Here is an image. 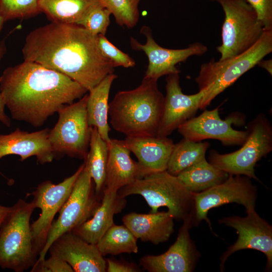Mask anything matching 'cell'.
Returning a JSON list of instances; mask_svg holds the SVG:
<instances>
[{
  "label": "cell",
  "instance_id": "cell-1",
  "mask_svg": "<svg viewBox=\"0 0 272 272\" xmlns=\"http://www.w3.org/2000/svg\"><path fill=\"white\" fill-rule=\"evenodd\" d=\"M24 60L39 63L76 81L88 92L114 72L94 35L82 26L52 21L25 38Z\"/></svg>",
  "mask_w": 272,
  "mask_h": 272
},
{
  "label": "cell",
  "instance_id": "cell-2",
  "mask_svg": "<svg viewBox=\"0 0 272 272\" xmlns=\"http://www.w3.org/2000/svg\"><path fill=\"white\" fill-rule=\"evenodd\" d=\"M0 92L13 119L40 127L62 107L88 91L62 74L24 60L4 71Z\"/></svg>",
  "mask_w": 272,
  "mask_h": 272
},
{
  "label": "cell",
  "instance_id": "cell-3",
  "mask_svg": "<svg viewBox=\"0 0 272 272\" xmlns=\"http://www.w3.org/2000/svg\"><path fill=\"white\" fill-rule=\"evenodd\" d=\"M164 105L158 79L144 77L137 88L115 94L109 104L110 124L126 137L157 135Z\"/></svg>",
  "mask_w": 272,
  "mask_h": 272
},
{
  "label": "cell",
  "instance_id": "cell-4",
  "mask_svg": "<svg viewBox=\"0 0 272 272\" xmlns=\"http://www.w3.org/2000/svg\"><path fill=\"white\" fill-rule=\"evenodd\" d=\"M272 51V30H264L259 40L243 52L224 60L212 58L202 63L195 81L204 93L199 109H203L218 95L234 84Z\"/></svg>",
  "mask_w": 272,
  "mask_h": 272
},
{
  "label": "cell",
  "instance_id": "cell-5",
  "mask_svg": "<svg viewBox=\"0 0 272 272\" xmlns=\"http://www.w3.org/2000/svg\"><path fill=\"white\" fill-rule=\"evenodd\" d=\"M35 209L32 201L19 199L0 227L1 267L23 272L36 262L38 254L34 245L30 223Z\"/></svg>",
  "mask_w": 272,
  "mask_h": 272
},
{
  "label": "cell",
  "instance_id": "cell-6",
  "mask_svg": "<svg viewBox=\"0 0 272 272\" xmlns=\"http://www.w3.org/2000/svg\"><path fill=\"white\" fill-rule=\"evenodd\" d=\"M121 197L139 194L143 197L151 213L165 207L174 219L181 221L193 214V193L187 190L176 176L167 170L150 173L117 191Z\"/></svg>",
  "mask_w": 272,
  "mask_h": 272
},
{
  "label": "cell",
  "instance_id": "cell-7",
  "mask_svg": "<svg viewBox=\"0 0 272 272\" xmlns=\"http://www.w3.org/2000/svg\"><path fill=\"white\" fill-rule=\"evenodd\" d=\"M248 134L242 147L227 154L212 150L209 162L229 174L241 175L258 181L254 167L261 158L272 151V127L263 113H260L247 125Z\"/></svg>",
  "mask_w": 272,
  "mask_h": 272
},
{
  "label": "cell",
  "instance_id": "cell-8",
  "mask_svg": "<svg viewBox=\"0 0 272 272\" xmlns=\"http://www.w3.org/2000/svg\"><path fill=\"white\" fill-rule=\"evenodd\" d=\"M224 13L222 43L217 46L222 60L238 55L252 46L264 31L246 0H218Z\"/></svg>",
  "mask_w": 272,
  "mask_h": 272
},
{
  "label": "cell",
  "instance_id": "cell-9",
  "mask_svg": "<svg viewBox=\"0 0 272 272\" xmlns=\"http://www.w3.org/2000/svg\"><path fill=\"white\" fill-rule=\"evenodd\" d=\"M88 98L86 94L77 102L66 105L58 111V120L49 132V141L55 156L66 155L86 159L91 129L87 119Z\"/></svg>",
  "mask_w": 272,
  "mask_h": 272
},
{
  "label": "cell",
  "instance_id": "cell-10",
  "mask_svg": "<svg viewBox=\"0 0 272 272\" xmlns=\"http://www.w3.org/2000/svg\"><path fill=\"white\" fill-rule=\"evenodd\" d=\"M92 185V179L85 167L78 177L69 198L59 211L49 230L45 244L36 262L43 260L52 243L91 218L100 204Z\"/></svg>",
  "mask_w": 272,
  "mask_h": 272
},
{
  "label": "cell",
  "instance_id": "cell-11",
  "mask_svg": "<svg viewBox=\"0 0 272 272\" xmlns=\"http://www.w3.org/2000/svg\"><path fill=\"white\" fill-rule=\"evenodd\" d=\"M256 197V187L249 177L229 174L222 183L202 192L193 193L192 226H197L204 220L212 231L210 221L207 217L210 210L226 203L235 202L243 206L247 211L255 208Z\"/></svg>",
  "mask_w": 272,
  "mask_h": 272
},
{
  "label": "cell",
  "instance_id": "cell-12",
  "mask_svg": "<svg viewBox=\"0 0 272 272\" xmlns=\"http://www.w3.org/2000/svg\"><path fill=\"white\" fill-rule=\"evenodd\" d=\"M85 162L71 176L55 184L45 181L39 184L29 195L35 208L41 210L38 219L31 224L33 241L38 255L44 247L49 230L57 212L70 195L75 182L85 167Z\"/></svg>",
  "mask_w": 272,
  "mask_h": 272
},
{
  "label": "cell",
  "instance_id": "cell-13",
  "mask_svg": "<svg viewBox=\"0 0 272 272\" xmlns=\"http://www.w3.org/2000/svg\"><path fill=\"white\" fill-rule=\"evenodd\" d=\"M245 217L233 216L219 220L220 224L235 229L238 235L237 240L221 256L220 270L224 269L227 258L240 250L251 249L259 251L266 256V271L272 268V226L261 218L255 208L246 211Z\"/></svg>",
  "mask_w": 272,
  "mask_h": 272
},
{
  "label": "cell",
  "instance_id": "cell-14",
  "mask_svg": "<svg viewBox=\"0 0 272 272\" xmlns=\"http://www.w3.org/2000/svg\"><path fill=\"white\" fill-rule=\"evenodd\" d=\"M140 33L145 36L146 43L142 44L131 37L130 44L133 50L143 51L147 56L148 65L145 78L158 80L163 76L179 73L176 67L178 63L185 61L191 56L202 55L208 50L207 46L198 42L184 48H166L155 41L149 26H143Z\"/></svg>",
  "mask_w": 272,
  "mask_h": 272
},
{
  "label": "cell",
  "instance_id": "cell-15",
  "mask_svg": "<svg viewBox=\"0 0 272 272\" xmlns=\"http://www.w3.org/2000/svg\"><path fill=\"white\" fill-rule=\"evenodd\" d=\"M242 120L237 115L220 118L219 107L211 110H205L196 117H193L180 125L177 128L184 139L193 142H201L206 139L220 141L226 146L242 145L248 134L246 130H237L232 124H239Z\"/></svg>",
  "mask_w": 272,
  "mask_h": 272
},
{
  "label": "cell",
  "instance_id": "cell-16",
  "mask_svg": "<svg viewBox=\"0 0 272 272\" xmlns=\"http://www.w3.org/2000/svg\"><path fill=\"white\" fill-rule=\"evenodd\" d=\"M192 214L183 220L176 240L167 251L158 255H146L140 265L149 272H191L194 270L200 254L190 237Z\"/></svg>",
  "mask_w": 272,
  "mask_h": 272
},
{
  "label": "cell",
  "instance_id": "cell-17",
  "mask_svg": "<svg viewBox=\"0 0 272 272\" xmlns=\"http://www.w3.org/2000/svg\"><path fill=\"white\" fill-rule=\"evenodd\" d=\"M166 82L163 113L157 134L161 137H167L194 117L204 95L201 91L192 95L184 94L180 85L179 73L168 75Z\"/></svg>",
  "mask_w": 272,
  "mask_h": 272
},
{
  "label": "cell",
  "instance_id": "cell-18",
  "mask_svg": "<svg viewBox=\"0 0 272 272\" xmlns=\"http://www.w3.org/2000/svg\"><path fill=\"white\" fill-rule=\"evenodd\" d=\"M48 251L66 261L74 271H106V261L96 244L87 242L72 231L56 239Z\"/></svg>",
  "mask_w": 272,
  "mask_h": 272
},
{
  "label": "cell",
  "instance_id": "cell-19",
  "mask_svg": "<svg viewBox=\"0 0 272 272\" xmlns=\"http://www.w3.org/2000/svg\"><path fill=\"white\" fill-rule=\"evenodd\" d=\"M48 128L29 132L17 128L7 134H0V159L17 155L23 161L35 156L41 164L52 162L55 157L49 141Z\"/></svg>",
  "mask_w": 272,
  "mask_h": 272
},
{
  "label": "cell",
  "instance_id": "cell-20",
  "mask_svg": "<svg viewBox=\"0 0 272 272\" xmlns=\"http://www.w3.org/2000/svg\"><path fill=\"white\" fill-rule=\"evenodd\" d=\"M107 144L108 153L104 190L117 192L149 174L138 162L131 159L130 151L120 140L110 139Z\"/></svg>",
  "mask_w": 272,
  "mask_h": 272
},
{
  "label": "cell",
  "instance_id": "cell-21",
  "mask_svg": "<svg viewBox=\"0 0 272 272\" xmlns=\"http://www.w3.org/2000/svg\"><path fill=\"white\" fill-rule=\"evenodd\" d=\"M120 141L135 155L139 164L148 174L167 170L175 144L167 137H126Z\"/></svg>",
  "mask_w": 272,
  "mask_h": 272
},
{
  "label": "cell",
  "instance_id": "cell-22",
  "mask_svg": "<svg viewBox=\"0 0 272 272\" xmlns=\"http://www.w3.org/2000/svg\"><path fill=\"white\" fill-rule=\"evenodd\" d=\"M174 220L168 211L149 214L132 212L122 218L123 224L137 239L155 245L169 240L174 231Z\"/></svg>",
  "mask_w": 272,
  "mask_h": 272
},
{
  "label": "cell",
  "instance_id": "cell-23",
  "mask_svg": "<svg viewBox=\"0 0 272 272\" xmlns=\"http://www.w3.org/2000/svg\"><path fill=\"white\" fill-rule=\"evenodd\" d=\"M98 208L91 219L72 231L88 243L96 244L113 225L114 216L120 213L126 204L125 197L117 191H103Z\"/></svg>",
  "mask_w": 272,
  "mask_h": 272
},
{
  "label": "cell",
  "instance_id": "cell-24",
  "mask_svg": "<svg viewBox=\"0 0 272 272\" xmlns=\"http://www.w3.org/2000/svg\"><path fill=\"white\" fill-rule=\"evenodd\" d=\"M117 75L113 73L107 76L89 91L87 103V115L89 125L96 127L102 139L108 142L110 127L108 122V98L111 85Z\"/></svg>",
  "mask_w": 272,
  "mask_h": 272
},
{
  "label": "cell",
  "instance_id": "cell-25",
  "mask_svg": "<svg viewBox=\"0 0 272 272\" xmlns=\"http://www.w3.org/2000/svg\"><path fill=\"white\" fill-rule=\"evenodd\" d=\"M99 4V0H39L41 12L51 21L77 25Z\"/></svg>",
  "mask_w": 272,
  "mask_h": 272
},
{
  "label": "cell",
  "instance_id": "cell-26",
  "mask_svg": "<svg viewBox=\"0 0 272 272\" xmlns=\"http://www.w3.org/2000/svg\"><path fill=\"white\" fill-rule=\"evenodd\" d=\"M229 174L215 167L206 158L191 165L176 176L192 193L205 191L224 182Z\"/></svg>",
  "mask_w": 272,
  "mask_h": 272
},
{
  "label": "cell",
  "instance_id": "cell-27",
  "mask_svg": "<svg viewBox=\"0 0 272 272\" xmlns=\"http://www.w3.org/2000/svg\"><path fill=\"white\" fill-rule=\"evenodd\" d=\"M89 148L84 162L95 183V193L99 196L105 188L108 150L107 142L95 127H91Z\"/></svg>",
  "mask_w": 272,
  "mask_h": 272
},
{
  "label": "cell",
  "instance_id": "cell-28",
  "mask_svg": "<svg viewBox=\"0 0 272 272\" xmlns=\"http://www.w3.org/2000/svg\"><path fill=\"white\" fill-rule=\"evenodd\" d=\"M209 146L208 142H193L183 138L178 143L174 144L167 171L177 176L188 167L206 158Z\"/></svg>",
  "mask_w": 272,
  "mask_h": 272
},
{
  "label": "cell",
  "instance_id": "cell-29",
  "mask_svg": "<svg viewBox=\"0 0 272 272\" xmlns=\"http://www.w3.org/2000/svg\"><path fill=\"white\" fill-rule=\"evenodd\" d=\"M103 256L121 253H137V239L124 225L113 224L96 244Z\"/></svg>",
  "mask_w": 272,
  "mask_h": 272
},
{
  "label": "cell",
  "instance_id": "cell-30",
  "mask_svg": "<svg viewBox=\"0 0 272 272\" xmlns=\"http://www.w3.org/2000/svg\"><path fill=\"white\" fill-rule=\"evenodd\" d=\"M142 0H99L100 4L112 14L120 26L135 27L139 20V5Z\"/></svg>",
  "mask_w": 272,
  "mask_h": 272
},
{
  "label": "cell",
  "instance_id": "cell-31",
  "mask_svg": "<svg viewBox=\"0 0 272 272\" xmlns=\"http://www.w3.org/2000/svg\"><path fill=\"white\" fill-rule=\"evenodd\" d=\"M41 12L39 0H0V13L5 22L31 18Z\"/></svg>",
  "mask_w": 272,
  "mask_h": 272
},
{
  "label": "cell",
  "instance_id": "cell-32",
  "mask_svg": "<svg viewBox=\"0 0 272 272\" xmlns=\"http://www.w3.org/2000/svg\"><path fill=\"white\" fill-rule=\"evenodd\" d=\"M110 12L100 4L95 7L78 24L94 35H105L110 23Z\"/></svg>",
  "mask_w": 272,
  "mask_h": 272
},
{
  "label": "cell",
  "instance_id": "cell-33",
  "mask_svg": "<svg viewBox=\"0 0 272 272\" xmlns=\"http://www.w3.org/2000/svg\"><path fill=\"white\" fill-rule=\"evenodd\" d=\"M97 41L102 54L112 63L114 67L121 66L128 68L135 65L134 60L113 45L105 35H97Z\"/></svg>",
  "mask_w": 272,
  "mask_h": 272
},
{
  "label": "cell",
  "instance_id": "cell-34",
  "mask_svg": "<svg viewBox=\"0 0 272 272\" xmlns=\"http://www.w3.org/2000/svg\"><path fill=\"white\" fill-rule=\"evenodd\" d=\"M31 272H74L72 267L66 261L60 258L50 255L36 262L32 267Z\"/></svg>",
  "mask_w": 272,
  "mask_h": 272
},
{
  "label": "cell",
  "instance_id": "cell-35",
  "mask_svg": "<svg viewBox=\"0 0 272 272\" xmlns=\"http://www.w3.org/2000/svg\"><path fill=\"white\" fill-rule=\"evenodd\" d=\"M255 11L264 30H272V0H246Z\"/></svg>",
  "mask_w": 272,
  "mask_h": 272
},
{
  "label": "cell",
  "instance_id": "cell-36",
  "mask_svg": "<svg viewBox=\"0 0 272 272\" xmlns=\"http://www.w3.org/2000/svg\"><path fill=\"white\" fill-rule=\"evenodd\" d=\"M140 271L139 267L133 263L120 262L112 259H107L106 260V271L108 272H138Z\"/></svg>",
  "mask_w": 272,
  "mask_h": 272
},
{
  "label": "cell",
  "instance_id": "cell-37",
  "mask_svg": "<svg viewBox=\"0 0 272 272\" xmlns=\"http://www.w3.org/2000/svg\"><path fill=\"white\" fill-rule=\"evenodd\" d=\"M6 51V46L4 41H0V61ZM5 103L0 92V122L7 127L11 125V120L5 111Z\"/></svg>",
  "mask_w": 272,
  "mask_h": 272
},
{
  "label": "cell",
  "instance_id": "cell-38",
  "mask_svg": "<svg viewBox=\"0 0 272 272\" xmlns=\"http://www.w3.org/2000/svg\"><path fill=\"white\" fill-rule=\"evenodd\" d=\"M12 209V207H6L0 205V227L9 214Z\"/></svg>",
  "mask_w": 272,
  "mask_h": 272
},
{
  "label": "cell",
  "instance_id": "cell-39",
  "mask_svg": "<svg viewBox=\"0 0 272 272\" xmlns=\"http://www.w3.org/2000/svg\"><path fill=\"white\" fill-rule=\"evenodd\" d=\"M260 67L265 70L270 75H272V59H267L260 60L258 64Z\"/></svg>",
  "mask_w": 272,
  "mask_h": 272
},
{
  "label": "cell",
  "instance_id": "cell-40",
  "mask_svg": "<svg viewBox=\"0 0 272 272\" xmlns=\"http://www.w3.org/2000/svg\"><path fill=\"white\" fill-rule=\"evenodd\" d=\"M5 22V21L4 20L3 17H2L0 13V32L1 31L3 28V27Z\"/></svg>",
  "mask_w": 272,
  "mask_h": 272
},
{
  "label": "cell",
  "instance_id": "cell-41",
  "mask_svg": "<svg viewBox=\"0 0 272 272\" xmlns=\"http://www.w3.org/2000/svg\"><path fill=\"white\" fill-rule=\"evenodd\" d=\"M210 1H216V2H218V0H210Z\"/></svg>",
  "mask_w": 272,
  "mask_h": 272
}]
</instances>
